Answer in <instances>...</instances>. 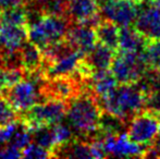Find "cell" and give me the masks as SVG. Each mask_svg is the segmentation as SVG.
<instances>
[{
	"instance_id": "obj_1",
	"label": "cell",
	"mask_w": 160,
	"mask_h": 159,
	"mask_svg": "<svg viewBox=\"0 0 160 159\" xmlns=\"http://www.w3.org/2000/svg\"><path fill=\"white\" fill-rule=\"evenodd\" d=\"M103 109L91 91H85L68 102L65 118L76 137L87 142L98 140Z\"/></svg>"
},
{
	"instance_id": "obj_2",
	"label": "cell",
	"mask_w": 160,
	"mask_h": 159,
	"mask_svg": "<svg viewBox=\"0 0 160 159\" xmlns=\"http://www.w3.org/2000/svg\"><path fill=\"white\" fill-rule=\"evenodd\" d=\"M146 94L138 83L120 84L103 100L99 102L103 111L117 116L128 123L145 109Z\"/></svg>"
},
{
	"instance_id": "obj_3",
	"label": "cell",
	"mask_w": 160,
	"mask_h": 159,
	"mask_svg": "<svg viewBox=\"0 0 160 159\" xmlns=\"http://www.w3.org/2000/svg\"><path fill=\"white\" fill-rule=\"evenodd\" d=\"M71 21L63 15L44 14L28 24V39L42 50L65 38Z\"/></svg>"
},
{
	"instance_id": "obj_4",
	"label": "cell",
	"mask_w": 160,
	"mask_h": 159,
	"mask_svg": "<svg viewBox=\"0 0 160 159\" xmlns=\"http://www.w3.org/2000/svg\"><path fill=\"white\" fill-rule=\"evenodd\" d=\"M68 102L62 100L48 99L33 106L31 109L21 113L20 120L30 130L44 125H55L62 122L67 115Z\"/></svg>"
},
{
	"instance_id": "obj_5",
	"label": "cell",
	"mask_w": 160,
	"mask_h": 159,
	"mask_svg": "<svg viewBox=\"0 0 160 159\" xmlns=\"http://www.w3.org/2000/svg\"><path fill=\"white\" fill-rule=\"evenodd\" d=\"M42 84L25 77L17 84L7 87L1 96L21 115L36 104L46 102L42 96Z\"/></svg>"
},
{
	"instance_id": "obj_6",
	"label": "cell",
	"mask_w": 160,
	"mask_h": 159,
	"mask_svg": "<svg viewBox=\"0 0 160 159\" xmlns=\"http://www.w3.org/2000/svg\"><path fill=\"white\" fill-rule=\"evenodd\" d=\"M147 70L142 52L117 51L110 71L119 84L137 83Z\"/></svg>"
},
{
	"instance_id": "obj_7",
	"label": "cell",
	"mask_w": 160,
	"mask_h": 159,
	"mask_svg": "<svg viewBox=\"0 0 160 159\" xmlns=\"http://www.w3.org/2000/svg\"><path fill=\"white\" fill-rule=\"evenodd\" d=\"M159 123L160 113L144 109L128 123V136L137 144L150 146L159 135Z\"/></svg>"
},
{
	"instance_id": "obj_8",
	"label": "cell",
	"mask_w": 160,
	"mask_h": 159,
	"mask_svg": "<svg viewBox=\"0 0 160 159\" xmlns=\"http://www.w3.org/2000/svg\"><path fill=\"white\" fill-rule=\"evenodd\" d=\"M88 89V85L76 77H50L46 80L42 87L45 100L56 99L65 102H69L72 98Z\"/></svg>"
},
{
	"instance_id": "obj_9",
	"label": "cell",
	"mask_w": 160,
	"mask_h": 159,
	"mask_svg": "<svg viewBox=\"0 0 160 159\" xmlns=\"http://www.w3.org/2000/svg\"><path fill=\"white\" fill-rule=\"evenodd\" d=\"M102 19L116 23L120 27L134 25L139 6L133 0H103L99 3Z\"/></svg>"
},
{
	"instance_id": "obj_10",
	"label": "cell",
	"mask_w": 160,
	"mask_h": 159,
	"mask_svg": "<svg viewBox=\"0 0 160 159\" xmlns=\"http://www.w3.org/2000/svg\"><path fill=\"white\" fill-rule=\"evenodd\" d=\"M103 152L107 157H145L148 146L133 142L127 132L105 136L101 138Z\"/></svg>"
},
{
	"instance_id": "obj_11",
	"label": "cell",
	"mask_w": 160,
	"mask_h": 159,
	"mask_svg": "<svg viewBox=\"0 0 160 159\" xmlns=\"http://www.w3.org/2000/svg\"><path fill=\"white\" fill-rule=\"evenodd\" d=\"M67 17L71 23L95 27L102 19L98 0H68Z\"/></svg>"
},
{
	"instance_id": "obj_12",
	"label": "cell",
	"mask_w": 160,
	"mask_h": 159,
	"mask_svg": "<svg viewBox=\"0 0 160 159\" xmlns=\"http://www.w3.org/2000/svg\"><path fill=\"white\" fill-rule=\"evenodd\" d=\"M65 38L84 56L91 52L97 44L95 27L85 24L71 23Z\"/></svg>"
},
{
	"instance_id": "obj_13",
	"label": "cell",
	"mask_w": 160,
	"mask_h": 159,
	"mask_svg": "<svg viewBox=\"0 0 160 159\" xmlns=\"http://www.w3.org/2000/svg\"><path fill=\"white\" fill-rule=\"evenodd\" d=\"M28 40V26L0 23V55L19 50Z\"/></svg>"
},
{
	"instance_id": "obj_14",
	"label": "cell",
	"mask_w": 160,
	"mask_h": 159,
	"mask_svg": "<svg viewBox=\"0 0 160 159\" xmlns=\"http://www.w3.org/2000/svg\"><path fill=\"white\" fill-rule=\"evenodd\" d=\"M133 26L148 38H160V10L152 4L142 9Z\"/></svg>"
},
{
	"instance_id": "obj_15",
	"label": "cell",
	"mask_w": 160,
	"mask_h": 159,
	"mask_svg": "<svg viewBox=\"0 0 160 159\" xmlns=\"http://www.w3.org/2000/svg\"><path fill=\"white\" fill-rule=\"evenodd\" d=\"M118 81L110 70L96 71L88 81V87L98 102L107 98L118 86Z\"/></svg>"
},
{
	"instance_id": "obj_16",
	"label": "cell",
	"mask_w": 160,
	"mask_h": 159,
	"mask_svg": "<svg viewBox=\"0 0 160 159\" xmlns=\"http://www.w3.org/2000/svg\"><path fill=\"white\" fill-rule=\"evenodd\" d=\"M52 158H93L91 143L75 137L65 144L56 146L52 151Z\"/></svg>"
},
{
	"instance_id": "obj_17",
	"label": "cell",
	"mask_w": 160,
	"mask_h": 159,
	"mask_svg": "<svg viewBox=\"0 0 160 159\" xmlns=\"http://www.w3.org/2000/svg\"><path fill=\"white\" fill-rule=\"evenodd\" d=\"M148 37L139 32L134 26L120 27L119 38V50L131 51V52H143ZM118 50V51H119Z\"/></svg>"
},
{
	"instance_id": "obj_18",
	"label": "cell",
	"mask_w": 160,
	"mask_h": 159,
	"mask_svg": "<svg viewBox=\"0 0 160 159\" xmlns=\"http://www.w3.org/2000/svg\"><path fill=\"white\" fill-rule=\"evenodd\" d=\"M114 56H116V51L106 45L97 42L93 50L85 56V59L94 72H96V71L110 70Z\"/></svg>"
},
{
	"instance_id": "obj_19",
	"label": "cell",
	"mask_w": 160,
	"mask_h": 159,
	"mask_svg": "<svg viewBox=\"0 0 160 159\" xmlns=\"http://www.w3.org/2000/svg\"><path fill=\"white\" fill-rule=\"evenodd\" d=\"M97 42L106 45L112 50H119V38H120V26L107 19H101L95 26Z\"/></svg>"
},
{
	"instance_id": "obj_20",
	"label": "cell",
	"mask_w": 160,
	"mask_h": 159,
	"mask_svg": "<svg viewBox=\"0 0 160 159\" xmlns=\"http://www.w3.org/2000/svg\"><path fill=\"white\" fill-rule=\"evenodd\" d=\"M20 56H21L22 67L26 73L36 71L42 67V61H44L42 50L28 39L20 48Z\"/></svg>"
},
{
	"instance_id": "obj_21",
	"label": "cell",
	"mask_w": 160,
	"mask_h": 159,
	"mask_svg": "<svg viewBox=\"0 0 160 159\" xmlns=\"http://www.w3.org/2000/svg\"><path fill=\"white\" fill-rule=\"evenodd\" d=\"M24 6L38 11L42 14H53L67 17L68 0H28Z\"/></svg>"
},
{
	"instance_id": "obj_22",
	"label": "cell",
	"mask_w": 160,
	"mask_h": 159,
	"mask_svg": "<svg viewBox=\"0 0 160 159\" xmlns=\"http://www.w3.org/2000/svg\"><path fill=\"white\" fill-rule=\"evenodd\" d=\"M31 133H32V140L34 141V143L48 149L52 156V151L57 146V140H56L55 131H53V125L39 127L33 130Z\"/></svg>"
},
{
	"instance_id": "obj_23",
	"label": "cell",
	"mask_w": 160,
	"mask_h": 159,
	"mask_svg": "<svg viewBox=\"0 0 160 159\" xmlns=\"http://www.w3.org/2000/svg\"><path fill=\"white\" fill-rule=\"evenodd\" d=\"M142 53L147 69H160V38H148Z\"/></svg>"
},
{
	"instance_id": "obj_24",
	"label": "cell",
	"mask_w": 160,
	"mask_h": 159,
	"mask_svg": "<svg viewBox=\"0 0 160 159\" xmlns=\"http://www.w3.org/2000/svg\"><path fill=\"white\" fill-rule=\"evenodd\" d=\"M0 23L28 26V14H26L25 7L21 6L2 10Z\"/></svg>"
},
{
	"instance_id": "obj_25",
	"label": "cell",
	"mask_w": 160,
	"mask_h": 159,
	"mask_svg": "<svg viewBox=\"0 0 160 159\" xmlns=\"http://www.w3.org/2000/svg\"><path fill=\"white\" fill-rule=\"evenodd\" d=\"M31 141H32V133L23 124V122L20 120L19 127L15 131V133L13 134L12 138L8 143V145H11V146L15 147V148H19L21 151H23L28 145L31 144Z\"/></svg>"
},
{
	"instance_id": "obj_26",
	"label": "cell",
	"mask_w": 160,
	"mask_h": 159,
	"mask_svg": "<svg viewBox=\"0 0 160 159\" xmlns=\"http://www.w3.org/2000/svg\"><path fill=\"white\" fill-rule=\"evenodd\" d=\"M18 113L19 112L13 109L8 100L0 96V127L19 120L20 117H18Z\"/></svg>"
},
{
	"instance_id": "obj_27",
	"label": "cell",
	"mask_w": 160,
	"mask_h": 159,
	"mask_svg": "<svg viewBox=\"0 0 160 159\" xmlns=\"http://www.w3.org/2000/svg\"><path fill=\"white\" fill-rule=\"evenodd\" d=\"M53 131H55L56 140H57V146L61 144H65V143L70 142V141L76 137L75 133L71 129V127L62 122L53 125Z\"/></svg>"
},
{
	"instance_id": "obj_28",
	"label": "cell",
	"mask_w": 160,
	"mask_h": 159,
	"mask_svg": "<svg viewBox=\"0 0 160 159\" xmlns=\"http://www.w3.org/2000/svg\"><path fill=\"white\" fill-rule=\"evenodd\" d=\"M24 158H31V159H45V158H52L51 153L48 149L44 148L40 145L36 144H30L22 151Z\"/></svg>"
},
{
	"instance_id": "obj_29",
	"label": "cell",
	"mask_w": 160,
	"mask_h": 159,
	"mask_svg": "<svg viewBox=\"0 0 160 159\" xmlns=\"http://www.w3.org/2000/svg\"><path fill=\"white\" fill-rule=\"evenodd\" d=\"M4 74H6L7 87H10L12 85L17 84V83H19L20 81L25 79L26 72L23 68H11V69H6Z\"/></svg>"
},
{
	"instance_id": "obj_30",
	"label": "cell",
	"mask_w": 160,
	"mask_h": 159,
	"mask_svg": "<svg viewBox=\"0 0 160 159\" xmlns=\"http://www.w3.org/2000/svg\"><path fill=\"white\" fill-rule=\"evenodd\" d=\"M145 109L160 113V91L150 92L146 94Z\"/></svg>"
},
{
	"instance_id": "obj_31",
	"label": "cell",
	"mask_w": 160,
	"mask_h": 159,
	"mask_svg": "<svg viewBox=\"0 0 160 159\" xmlns=\"http://www.w3.org/2000/svg\"><path fill=\"white\" fill-rule=\"evenodd\" d=\"M23 154L22 151L19 148L11 146V145H4V146L0 147V158H22Z\"/></svg>"
},
{
	"instance_id": "obj_32",
	"label": "cell",
	"mask_w": 160,
	"mask_h": 159,
	"mask_svg": "<svg viewBox=\"0 0 160 159\" xmlns=\"http://www.w3.org/2000/svg\"><path fill=\"white\" fill-rule=\"evenodd\" d=\"M28 2V0H0V9L6 10V9L15 8V7H21Z\"/></svg>"
},
{
	"instance_id": "obj_33",
	"label": "cell",
	"mask_w": 160,
	"mask_h": 159,
	"mask_svg": "<svg viewBox=\"0 0 160 159\" xmlns=\"http://www.w3.org/2000/svg\"><path fill=\"white\" fill-rule=\"evenodd\" d=\"M6 69H4L3 64H2L1 60H0V96L2 95L3 91L6 89L7 87V84H6Z\"/></svg>"
},
{
	"instance_id": "obj_34",
	"label": "cell",
	"mask_w": 160,
	"mask_h": 159,
	"mask_svg": "<svg viewBox=\"0 0 160 159\" xmlns=\"http://www.w3.org/2000/svg\"><path fill=\"white\" fill-rule=\"evenodd\" d=\"M150 4H152V6L160 10V0H150Z\"/></svg>"
},
{
	"instance_id": "obj_35",
	"label": "cell",
	"mask_w": 160,
	"mask_h": 159,
	"mask_svg": "<svg viewBox=\"0 0 160 159\" xmlns=\"http://www.w3.org/2000/svg\"><path fill=\"white\" fill-rule=\"evenodd\" d=\"M1 11H2V10L0 9V19H1Z\"/></svg>"
},
{
	"instance_id": "obj_36",
	"label": "cell",
	"mask_w": 160,
	"mask_h": 159,
	"mask_svg": "<svg viewBox=\"0 0 160 159\" xmlns=\"http://www.w3.org/2000/svg\"><path fill=\"white\" fill-rule=\"evenodd\" d=\"M159 135H160V123H159Z\"/></svg>"
}]
</instances>
